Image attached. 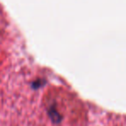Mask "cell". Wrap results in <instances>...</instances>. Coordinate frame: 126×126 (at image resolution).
Returning a JSON list of instances; mask_svg holds the SVG:
<instances>
[]
</instances>
